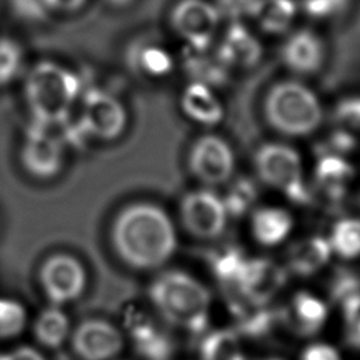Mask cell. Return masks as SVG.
<instances>
[{
  "label": "cell",
  "mask_w": 360,
  "mask_h": 360,
  "mask_svg": "<svg viewBox=\"0 0 360 360\" xmlns=\"http://www.w3.org/2000/svg\"><path fill=\"white\" fill-rule=\"evenodd\" d=\"M111 245L118 257L136 270H155L177 249L176 226L170 215L152 202L124 207L111 225Z\"/></svg>",
  "instance_id": "6da1fadb"
},
{
  "label": "cell",
  "mask_w": 360,
  "mask_h": 360,
  "mask_svg": "<svg viewBox=\"0 0 360 360\" xmlns=\"http://www.w3.org/2000/svg\"><path fill=\"white\" fill-rule=\"evenodd\" d=\"M149 298L166 323L194 336L205 333L211 294L191 274L181 270L160 273L149 285Z\"/></svg>",
  "instance_id": "7a4b0ae2"
},
{
  "label": "cell",
  "mask_w": 360,
  "mask_h": 360,
  "mask_svg": "<svg viewBox=\"0 0 360 360\" xmlns=\"http://www.w3.org/2000/svg\"><path fill=\"white\" fill-rule=\"evenodd\" d=\"M80 93L77 75L56 62L41 60L25 76L24 96L34 121L49 128L69 120Z\"/></svg>",
  "instance_id": "3957f363"
},
{
  "label": "cell",
  "mask_w": 360,
  "mask_h": 360,
  "mask_svg": "<svg viewBox=\"0 0 360 360\" xmlns=\"http://www.w3.org/2000/svg\"><path fill=\"white\" fill-rule=\"evenodd\" d=\"M269 125L285 136H308L322 124L323 108L314 90L297 80L274 83L263 101Z\"/></svg>",
  "instance_id": "277c9868"
},
{
  "label": "cell",
  "mask_w": 360,
  "mask_h": 360,
  "mask_svg": "<svg viewBox=\"0 0 360 360\" xmlns=\"http://www.w3.org/2000/svg\"><path fill=\"white\" fill-rule=\"evenodd\" d=\"M255 167L260 180L297 205H308L312 193L305 181L300 153L285 143H264L255 155Z\"/></svg>",
  "instance_id": "5b68a950"
},
{
  "label": "cell",
  "mask_w": 360,
  "mask_h": 360,
  "mask_svg": "<svg viewBox=\"0 0 360 360\" xmlns=\"http://www.w3.org/2000/svg\"><path fill=\"white\" fill-rule=\"evenodd\" d=\"M127 122V110L114 94L96 87L83 94L77 125L84 135L114 141L124 132Z\"/></svg>",
  "instance_id": "8992f818"
},
{
  "label": "cell",
  "mask_w": 360,
  "mask_h": 360,
  "mask_svg": "<svg viewBox=\"0 0 360 360\" xmlns=\"http://www.w3.org/2000/svg\"><path fill=\"white\" fill-rule=\"evenodd\" d=\"M218 7L207 0H180L170 13L174 32L193 49H210L221 24Z\"/></svg>",
  "instance_id": "52a82bcc"
},
{
  "label": "cell",
  "mask_w": 360,
  "mask_h": 360,
  "mask_svg": "<svg viewBox=\"0 0 360 360\" xmlns=\"http://www.w3.org/2000/svg\"><path fill=\"white\" fill-rule=\"evenodd\" d=\"M180 218L187 232L198 239L219 238L229 219L222 197L210 188L188 191L180 201Z\"/></svg>",
  "instance_id": "ba28073f"
},
{
  "label": "cell",
  "mask_w": 360,
  "mask_h": 360,
  "mask_svg": "<svg viewBox=\"0 0 360 360\" xmlns=\"http://www.w3.org/2000/svg\"><path fill=\"white\" fill-rule=\"evenodd\" d=\"M188 169L205 186L224 184L231 180L235 170L233 150L224 138L205 134L191 145Z\"/></svg>",
  "instance_id": "9c48e42d"
},
{
  "label": "cell",
  "mask_w": 360,
  "mask_h": 360,
  "mask_svg": "<svg viewBox=\"0 0 360 360\" xmlns=\"http://www.w3.org/2000/svg\"><path fill=\"white\" fill-rule=\"evenodd\" d=\"M39 283L52 305H62L82 295L86 287V270L75 256L53 253L41 264Z\"/></svg>",
  "instance_id": "30bf717a"
},
{
  "label": "cell",
  "mask_w": 360,
  "mask_h": 360,
  "mask_svg": "<svg viewBox=\"0 0 360 360\" xmlns=\"http://www.w3.org/2000/svg\"><path fill=\"white\" fill-rule=\"evenodd\" d=\"M287 280V269L277 262L267 257H249L235 291L226 292H236L256 305H269L285 287Z\"/></svg>",
  "instance_id": "8fae6325"
},
{
  "label": "cell",
  "mask_w": 360,
  "mask_h": 360,
  "mask_svg": "<svg viewBox=\"0 0 360 360\" xmlns=\"http://www.w3.org/2000/svg\"><path fill=\"white\" fill-rule=\"evenodd\" d=\"M21 163L37 179H52L63 166V145L49 127L35 122L21 146Z\"/></svg>",
  "instance_id": "7c38bea8"
},
{
  "label": "cell",
  "mask_w": 360,
  "mask_h": 360,
  "mask_svg": "<svg viewBox=\"0 0 360 360\" xmlns=\"http://www.w3.org/2000/svg\"><path fill=\"white\" fill-rule=\"evenodd\" d=\"M125 326L136 353L145 360H172L176 353L173 335L153 316L141 309H131Z\"/></svg>",
  "instance_id": "4fadbf2b"
},
{
  "label": "cell",
  "mask_w": 360,
  "mask_h": 360,
  "mask_svg": "<svg viewBox=\"0 0 360 360\" xmlns=\"http://www.w3.org/2000/svg\"><path fill=\"white\" fill-rule=\"evenodd\" d=\"M122 346L121 332L104 319H86L72 333V347L83 360H111Z\"/></svg>",
  "instance_id": "5bb4252c"
},
{
  "label": "cell",
  "mask_w": 360,
  "mask_h": 360,
  "mask_svg": "<svg viewBox=\"0 0 360 360\" xmlns=\"http://www.w3.org/2000/svg\"><path fill=\"white\" fill-rule=\"evenodd\" d=\"M328 314L325 301L308 291H298L285 307L278 309L280 325L301 338L316 335L326 323Z\"/></svg>",
  "instance_id": "9a60e30c"
},
{
  "label": "cell",
  "mask_w": 360,
  "mask_h": 360,
  "mask_svg": "<svg viewBox=\"0 0 360 360\" xmlns=\"http://www.w3.org/2000/svg\"><path fill=\"white\" fill-rule=\"evenodd\" d=\"M283 65L297 75H314L323 66L326 49L322 38L311 30L290 34L280 51Z\"/></svg>",
  "instance_id": "2e32d148"
},
{
  "label": "cell",
  "mask_w": 360,
  "mask_h": 360,
  "mask_svg": "<svg viewBox=\"0 0 360 360\" xmlns=\"http://www.w3.org/2000/svg\"><path fill=\"white\" fill-rule=\"evenodd\" d=\"M215 53L229 69H252L260 62L263 46L248 27L233 21L224 32Z\"/></svg>",
  "instance_id": "e0dca14e"
},
{
  "label": "cell",
  "mask_w": 360,
  "mask_h": 360,
  "mask_svg": "<svg viewBox=\"0 0 360 360\" xmlns=\"http://www.w3.org/2000/svg\"><path fill=\"white\" fill-rule=\"evenodd\" d=\"M356 170L346 156L319 153L314 179L319 194L332 202L343 200L353 183Z\"/></svg>",
  "instance_id": "ac0fdd59"
},
{
  "label": "cell",
  "mask_w": 360,
  "mask_h": 360,
  "mask_svg": "<svg viewBox=\"0 0 360 360\" xmlns=\"http://www.w3.org/2000/svg\"><path fill=\"white\" fill-rule=\"evenodd\" d=\"M333 252L326 236L309 235L294 242L285 255V269L298 277L319 273L330 260Z\"/></svg>",
  "instance_id": "d6986e66"
},
{
  "label": "cell",
  "mask_w": 360,
  "mask_h": 360,
  "mask_svg": "<svg viewBox=\"0 0 360 360\" xmlns=\"http://www.w3.org/2000/svg\"><path fill=\"white\" fill-rule=\"evenodd\" d=\"M294 229L292 214L276 205L256 207L250 215V232L253 239L266 248H274L288 239Z\"/></svg>",
  "instance_id": "ffe728a7"
},
{
  "label": "cell",
  "mask_w": 360,
  "mask_h": 360,
  "mask_svg": "<svg viewBox=\"0 0 360 360\" xmlns=\"http://www.w3.org/2000/svg\"><path fill=\"white\" fill-rule=\"evenodd\" d=\"M181 111L194 122L215 127L224 120V105L215 89L202 83L190 82L180 97Z\"/></svg>",
  "instance_id": "44dd1931"
},
{
  "label": "cell",
  "mask_w": 360,
  "mask_h": 360,
  "mask_svg": "<svg viewBox=\"0 0 360 360\" xmlns=\"http://www.w3.org/2000/svg\"><path fill=\"white\" fill-rule=\"evenodd\" d=\"M183 69L190 77V82L202 83L212 89L225 86L229 82L231 69L208 49L186 48L183 52Z\"/></svg>",
  "instance_id": "7402d4cb"
},
{
  "label": "cell",
  "mask_w": 360,
  "mask_h": 360,
  "mask_svg": "<svg viewBox=\"0 0 360 360\" xmlns=\"http://www.w3.org/2000/svg\"><path fill=\"white\" fill-rule=\"evenodd\" d=\"M297 13L294 0H253L249 15L262 31L278 35L292 25Z\"/></svg>",
  "instance_id": "603a6c76"
},
{
  "label": "cell",
  "mask_w": 360,
  "mask_h": 360,
  "mask_svg": "<svg viewBox=\"0 0 360 360\" xmlns=\"http://www.w3.org/2000/svg\"><path fill=\"white\" fill-rule=\"evenodd\" d=\"M198 349L201 360H246L240 335L229 328L204 333Z\"/></svg>",
  "instance_id": "cb8c5ba5"
},
{
  "label": "cell",
  "mask_w": 360,
  "mask_h": 360,
  "mask_svg": "<svg viewBox=\"0 0 360 360\" xmlns=\"http://www.w3.org/2000/svg\"><path fill=\"white\" fill-rule=\"evenodd\" d=\"M248 256L238 246H222L210 256V267L214 277L226 291H235Z\"/></svg>",
  "instance_id": "d4e9b609"
},
{
  "label": "cell",
  "mask_w": 360,
  "mask_h": 360,
  "mask_svg": "<svg viewBox=\"0 0 360 360\" xmlns=\"http://www.w3.org/2000/svg\"><path fill=\"white\" fill-rule=\"evenodd\" d=\"M333 255L353 260L360 256V218L346 217L338 219L328 236Z\"/></svg>",
  "instance_id": "484cf974"
},
{
  "label": "cell",
  "mask_w": 360,
  "mask_h": 360,
  "mask_svg": "<svg viewBox=\"0 0 360 360\" xmlns=\"http://www.w3.org/2000/svg\"><path fill=\"white\" fill-rule=\"evenodd\" d=\"M34 335L41 345L51 349L59 347L69 335V319L58 305H52L37 316Z\"/></svg>",
  "instance_id": "4316f807"
},
{
  "label": "cell",
  "mask_w": 360,
  "mask_h": 360,
  "mask_svg": "<svg viewBox=\"0 0 360 360\" xmlns=\"http://www.w3.org/2000/svg\"><path fill=\"white\" fill-rule=\"evenodd\" d=\"M134 63L142 75L152 79L169 76L174 69V59L172 53L156 44L138 46L134 53Z\"/></svg>",
  "instance_id": "83f0119b"
},
{
  "label": "cell",
  "mask_w": 360,
  "mask_h": 360,
  "mask_svg": "<svg viewBox=\"0 0 360 360\" xmlns=\"http://www.w3.org/2000/svg\"><path fill=\"white\" fill-rule=\"evenodd\" d=\"M259 191L256 184L250 179H238L226 190L222 197L228 217L240 218L253 211Z\"/></svg>",
  "instance_id": "f1b7e54d"
},
{
  "label": "cell",
  "mask_w": 360,
  "mask_h": 360,
  "mask_svg": "<svg viewBox=\"0 0 360 360\" xmlns=\"http://www.w3.org/2000/svg\"><path fill=\"white\" fill-rule=\"evenodd\" d=\"M25 322L27 314L21 304L0 298V339H10L20 335Z\"/></svg>",
  "instance_id": "f546056e"
},
{
  "label": "cell",
  "mask_w": 360,
  "mask_h": 360,
  "mask_svg": "<svg viewBox=\"0 0 360 360\" xmlns=\"http://www.w3.org/2000/svg\"><path fill=\"white\" fill-rule=\"evenodd\" d=\"M336 128L347 132L360 143V96L342 100L335 110Z\"/></svg>",
  "instance_id": "4dcf8cb0"
},
{
  "label": "cell",
  "mask_w": 360,
  "mask_h": 360,
  "mask_svg": "<svg viewBox=\"0 0 360 360\" xmlns=\"http://www.w3.org/2000/svg\"><path fill=\"white\" fill-rule=\"evenodd\" d=\"M21 60V46L8 37H0V86L10 83L17 76Z\"/></svg>",
  "instance_id": "1f68e13d"
},
{
  "label": "cell",
  "mask_w": 360,
  "mask_h": 360,
  "mask_svg": "<svg viewBox=\"0 0 360 360\" xmlns=\"http://www.w3.org/2000/svg\"><path fill=\"white\" fill-rule=\"evenodd\" d=\"M345 322V339L353 349L360 350V292L340 302Z\"/></svg>",
  "instance_id": "d6a6232c"
},
{
  "label": "cell",
  "mask_w": 360,
  "mask_h": 360,
  "mask_svg": "<svg viewBox=\"0 0 360 360\" xmlns=\"http://www.w3.org/2000/svg\"><path fill=\"white\" fill-rule=\"evenodd\" d=\"M347 6V0H302L304 13L314 20H329L339 15Z\"/></svg>",
  "instance_id": "836d02e7"
},
{
  "label": "cell",
  "mask_w": 360,
  "mask_h": 360,
  "mask_svg": "<svg viewBox=\"0 0 360 360\" xmlns=\"http://www.w3.org/2000/svg\"><path fill=\"white\" fill-rule=\"evenodd\" d=\"M329 291L335 301L342 302L346 298L360 292V278L350 271L342 270L332 277Z\"/></svg>",
  "instance_id": "e575fe53"
},
{
  "label": "cell",
  "mask_w": 360,
  "mask_h": 360,
  "mask_svg": "<svg viewBox=\"0 0 360 360\" xmlns=\"http://www.w3.org/2000/svg\"><path fill=\"white\" fill-rule=\"evenodd\" d=\"M10 6L18 18L25 21H42L51 13L45 0H10Z\"/></svg>",
  "instance_id": "d590c367"
},
{
  "label": "cell",
  "mask_w": 360,
  "mask_h": 360,
  "mask_svg": "<svg viewBox=\"0 0 360 360\" xmlns=\"http://www.w3.org/2000/svg\"><path fill=\"white\" fill-rule=\"evenodd\" d=\"M300 360H342L336 347L323 342H314L304 347Z\"/></svg>",
  "instance_id": "8d00e7d4"
},
{
  "label": "cell",
  "mask_w": 360,
  "mask_h": 360,
  "mask_svg": "<svg viewBox=\"0 0 360 360\" xmlns=\"http://www.w3.org/2000/svg\"><path fill=\"white\" fill-rule=\"evenodd\" d=\"M0 360H45L39 352L32 347H18L11 352L0 353Z\"/></svg>",
  "instance_id": "74e56055"
},
{
  "label": "cell",
  "mask_w": 360,
  "mask_h": 360,
  "mask_svg": "<svg viewBox=\"0 0 360 360\" xmlns=\"http://www.w3.org/2000/svg\"><path fill=\"white\" fill-rule=\"evenodd\" d=\"M51 11L59 13H73L83 7L86 0H45Z\"/></svg>",
  "instance_id": "f35d334b"
},
{
  "label": "cell",
  "mask_w": 360,
  "mask_h": 360,
  "mask_svg": "<svg viewBox=\"0 0 360 360\" xmlns=\"http://www.w3.org/2000/svg\"><path fill=\"white\" fill-rule=\"evenodd\" d=\"M110 4L112 6H118V7H124V6H128L131 4L134 0H107Z\"/></svg>",
  "instance_id": "ab89813d"
},
{
  "label": "cell",
  "mask_w": 360,
  "mask_h": 360,
  "mask_svg": "<svg viewBox=\"0 0 360 360\" xmlns=\"http://www.w3.org/2000/svg\"><path fill=\"white\" fill-rule=\"evenodd\" d=\"M266 360H281V359H266Z\"/></svg>",
  "instance_id": "60d3db41"
}]
</instances>
